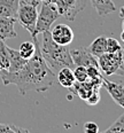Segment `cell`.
Instances as JSON below:
<instances>
[{"label":"cell","mask_w":124,"mask_h":133,"mask_svg":"<svg viewBox=\"0 0 124 133\" xmlns=\"http://www.w3.org/2000/svg\"><path fill=\"white\" fill-rule=\"evenodd\" d=\"M32 39L36 41V52L20 70L13 74L4 70L0 71V78L4 85H16L22 95H25L31 91L46 92L56 80V75L41 55L37 37H32Z\"/></svg>","instance_id":"1"},{"label":"cell","mask_w":124,"mask_h":133,"mask_svg":"<svg viewBox=\"0 0 124 133\" xmlns=\"http://www.w3.org/2000/svg\"><path fill=\"white\" fill-rule=\"evenodd\" d=\"M41 33H43V40L39 48L44 60L46 61L49 68L55 70H60L66 66L71 69L75 68L70 55V48L68 46H62L55 43L52 39L49 30Z\"/></svg>","instance_id":"2"},{"label":"cell","mask_w":124,"mask_h":133,"mask_svg":"<svg viewBox=\"0 0 124 133\" xmlns=\"http://www.w3.org/2000/svg\"><path fill=\"white\" fill-rule=\"evenodd\" d=\"M39 5L40 0H20L18 4L16 21L20 22L21 26H23L31 35V37H37L35 30Z\"/></svg>","instance_id":"3"},{"label":"cell","mask_w":124,"mask_h":133,"mask_svg":"<svg viewBox=\"0 0 124 133\" xmlns=\"http://www.w3.org/2000/svg\"><path fill=\"white\" fill-rule=\"evenodd\" d=\"M60 13L55 4L40 1V12L38 13L37 22H36V36L39 33L51 30L52 24L60 17Z\"/></svg>","instance_id":"4"},{"label":"cell","mask_w":124,"mask_h":133,"mask_svg":"<svg viewBox=\"0 0 124 133\" xmlns=\"http://www.w3.org/2000/svg\"><path fill=\"white\" fill-rule=\"evenodd\" d=\"M55 6L60 15L67 21L73 22L76 15L86 7V0H55Z\"/></svg>","instance_id":"5"},{"label":"cell","mask_w":124,"mask_h":133,"mask_svg":"<svg viewBox=\"0 0 124 133\" xmlns=\"http://www.w3.org/2000/svg\"><path fill=\"white\" fill-rule=\"evenodd\" d=\"M121 60H122V49H118L115 53H105L98 57L99 69L106 76L115 75L120 68Z\"/></svg>","instance_id":"6"},{"label":"cell","mask_w":124,"mask_h":133,"mask_svg":"<svg viewBox=\"0 0 124 133\" xmlns=\"http://www.w3.org/2000/svg\"><path fill=\"white\" fill-rule=\"evenodd\" d=\"M49 32H51L52 39L56 44L62 46H69L75 38L73 29L64 23L56 24L55 26H53V29L49 30Z\"/></svg>","instance_id":"7"},{"label":"cell","mask_w":124,"mask_h":133,"mask_svg":"<svg viewBox=\"0 0 124 133\" xmlns=\"http://www.w3.org/2000/svg\"><path fill=\"white\" fill-rule=\"evenodd\" d=\"M70 55H71V59H73V62L75 64V66L83 65L85 68L91 66V65L99 66L98 59L87 51L86 47H78V48L70 49Z\"/></svg>","instance_id":"8"},{"label":"cell","mask_w":124,"mask_h":133,"mask_svg":"<svg viewBox=\"0 0 124 133\" xmlns=\"http://www.w3.org/2000/svg\"><path fill=\"white\" fill-rule=\"evenodd\" d=\"M102 86L118 106L124 108V82H112L102 77Z\"/></svg>","instance_id":"9"},{"label":"cell","mask_w":124,"mask_h":133,"mask_svg":"<svg viewBox=\"0 0 124 133\" xmlns=\"http://www.w3.org/2000/svg\"><path fill=\"white\" fill-rule=\"evenodd\" d=\"M15 23L16 18L0 16V39L6 40L17 37V32L15 31Z\"/></svg>","instance_id":"10"},{"label":"cell","mask_w":124,"mask_h":133,"mask_svg":"<svg viewBox=\"0 0 124 133\" xmlns=\"http://www.w3.org/2000/svg\"><path fill=\"white\" fill-rule=\"evenodd\" d=\"M20 0H0V16L16 18Z\"/></svg>","instance_id":"11"},{"label":"cell","mask_w":124,"mask_h":133,"mask_svg":"<svg viewBox=\"0 0 124 133\" xmlns=\"http://www.w3.org/2000/svg\"><path fill=\"white\" fill-rule=\"evenodd\" d=\"M91 4L99 16L108 15L116 10V6L113 0H91Z\"/></svg>","instance_id":"12"},{"label":"cell","mask_w":124,"mask_h":133,"mask_svg":"<svg viewBox=\"0 0 124 133\" xmlns=\"http://www.w3.org/2000/svg\"><path fill=\"white\" fill-rule=\"evenodd\" d=\"M56 79H57V82H59V84L61 85V86L68 88V90L73 86L76 82V78H75V76H74L73 69L68 68V66L60 69L59 72H57Z\"/></svg>","instance_id":"13"},{"label":"cell","mask_w":124,"mask_h":133,"mask_svg":"<svg viewBox=\"0 0 124 133\" xmlns=\"http://www.w3.org/2000/svg\"><path fill=\"white\" fill-rule=\"evenodd\" d=\"M27 61L28 60L23 59L20 55L18 51L9 47V68H8V70H4V71H7V72H10V74L16 72V71H18L22 66L25 64Z\"/></svg>","instance_id":"14"},{"label":"cell","mask_w":124,"mask_h":133,"mask_svg":"<svg viewBox=\"0 0 124 133\" xmlns=\"http://www.w3.org/2000/svg\"><path fill=\"white\" fill-rule=\"evenodd\" d=\"M106 40H107V37H105V36H100V37L95 38V39L86 47L87 51L98 59V57L101 56L102 54L107 53L106 52Z\"/></svg>","instance_id":"15"},{"label":"cell","mask_w":124,"mask_h":133,"mask_svg":"<svg viewBox=\"0 0 124 133\" xmlns=\"http://www.w3.org/2000/svg\"><path fill=\"white\" fill-rule=\"evenodd\" d=\"M9 68V47L5 44V40L0 39V71L8 70Z\"/></svg>","instance_id":"16"},{"label":"cell","mask_w":124,"mask_h":133,"mask_svg":"<svg viewBox=\"0 0 124 133\" xmlns=\"http://www.w3.org/2000/svg\"><path fill=\"white\" fill-rule=\"evenodd\" d=\"M36 52V41L32 39V41H24L21 44L18 53L23 59L29 60L30 57H32V55Z\"/></svg>","instance_id":"17"},{"label":"cell","mask_w":124,"mask_h":133,"mask_svg":"<svg viewBox=\"0 0 124 133\" xmlns=\"http://www.w3.org/2000/svg\"><path fill=\"white\" fill-rule=\"evenodd\" d=\"M109 132H113V133H124V114L122 116H120V117L115 121V123L113 124L112 126H109L108 129L106 130V133H109Z\"/></svg>","instance_id":"18"},{"label":"cell","mask_w":124,"mask_h":133,"mask_svg":"<svg viewBox=\"0 0 124 133\" xmlns=\"http://www.w3.org/2000/svg\"><path fill=\"white\" fill-rule=\"evenodd\" d=\"M74 76L76 78V82L83 83V82H86L89 79V76H87V70L85 66L83 65H76L75 66V70H74Z\"/></svg>","instance_id":"19"},{"label":"cell","mask_w":124,"mask_h":133,"mask_svg":"<svg viewBox=\"0 0 124 133\" xmlns=\"http://www.w3.org/2000/svg\"><path fill=\"white\" fill-rule=\"evenodd\" d=\"M121 46L122 45H121L120 41L117 39H115V38H113V37L107 38V40H106V52L107 53H115L118 49H121Z\"/></svg>","instance_id":"20"},{"label":"cell","mask_w":124,"mask_h":133,"mask_svg":"<svg viewBox=\"0 0 124 133\" xmlns=\"http://www.w3.org/2000/svg\"><path fill=\"white\" fill-rule=\"evenodd\" d=\"M21 133V132H28L27 129H22V127H17L15 125H9V124H2L0 123V133Z\"/></svg>","instance_id":"21"},{"label":"cell","mask_w":124,"mask_h":133,"mask_svg":"<svg viewBox=\"0 0 124 133\" xmlns=\"http://www.w3.org/2000/svg\"><path fill=\"white\" fill-rule=\"evenodd\" d=\"M99 90H100V88H95V90L91 93V95L89 96V98L85 100L87 104H90V106H94V104H96L99 101H100V92H99Z\"/></svg>","instance_id":"22"},{"label":"cell","mask_w":124,"mask_h":133,"mask_svg":"<svg viewBox=\"0 0 124 133\" xmlns=\"http://www.w3.org/2000/svg\"><path fill=\"white\" fill-rule=\"evenodd\" d=\"M87 70V76L89 78H99V77H102L101 76V72H100V69L99 66H94V65H91V66H87L86 68Z\"/></svg>","instance_id":"23"},{"label":"cell","mask_w":124,"mask_h":133,"mask_svg":"<svg viewBox=\"0 0 124 133\" xmlns=\"http://www.w3.org/2000/svg\"><path fill=\"white\" fill-rule=\"evenodd\" d=\"M84 131L86 133H98L99 126L94 122H86V123L84 124Z\"/></svg>","instance_id":"24"},{"label":"cell","mask_w":124,"mask_h":133,"mask_svg":"<svg viewBox=\"0 0 124 133\" xmlns=\"http://www.w3.org/2000/svg\"><path fill=\"white\" fill-rule=\"evenodd\" d=\"M121 49H122V60H121V64H120V68H118V70L116 71L117 76H124V46L121 47Z\"/></svg>","instance_id":"25"},{"label":"cell","mask_w":124,"mask_h":133,"mask_svg":"<svg viewBox=\"0 0 124 133\" xmlns=\"http://www.w3.org/2000/svg\"><path fill=\"white\" fill-rule=\"evenodd\" d=\"M120 16H121L122 18H124V5L122 6V8L120 9Z\"/></svg>","instance_id":"26"},{"label":"cell","mask_w":124,"mask_h":133,"mask_svg":"<svg viewBox=\"0 0 124 133\" xmlns=\"http://www.w3.org/2000/svg\"><path fill=\"white\" fill-rule=\"evenodd\" d=\"M43 2H48V4H55V0H43Z\"/></svg>","instance_id":"27"},{"label":"cell","mask_w":124,"mask_h":133,"mask_svg":"<svg viewBox=\"0 0 124 133\" xmlns=\"http://www.w3.org/2000/svg\"><path fill=\"white\" fill-rule=\"evenodd\" d=\"M121 39H122V41L124 43V29H123V31L121 32Z\"/></svg>","instance_id":"28"},{"label":"cell","mask_w":124,"mask_h":133,"mask_svg":"<svg viewBox=\"0 0 124 133\" xmlns=\"http://www.w3.org/2000/svg\"><path fill=\"white\" fill-rule=\"evenodd\" d=\"M122 26H123V29H124V18H123V23H122Z\"/></svg>","instance_id":"29"},{"label":"cell","mask_w":124,"mask_h":133,"mask_svg":"<svg viewBox=\"0 0 124 133\" xmlns=\"http://www.w3.org/2000/svg\"><path fill=\"white\" fill-rule=\"evenodd\" d=\"M40 1H43V0H40Z\"/></svg>","instance_id":"30"}]
</instances>
